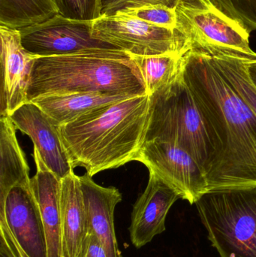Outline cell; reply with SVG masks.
Masks as SVG:
<instances>
[{
    "label": "cell",
    "instance_id": "obj_1",
    "mask_svg": "<svg viewBox=\"0 0 256 257\" xmlns=\"http://www.w3.org/2000/svg\"><path fill=\"white\" fill-rule=\"evenodd\" d=\"M180 67L216 151L207 175L208 190L256 186V117L250 107L212 54L189 50Z\"/></svg>",
    "mask_w": 256,
    "mask_h": 257
},
{
    "label": "cell",
    "instance_id": "obj_2",
    "mask_svg": "<svg viewBox=\"0 0 256 257\" xmlns=\"http://www.w3.org/2000/svg\"><path fill=\"white\" fill-rule=\"evenodd\" d=\"M149 95L129 98L93 110L60 126L74 169L90 177L135 161L144 142Z\"/></svg>",
    "mask_w": 256,
    "mask_h": 257
},
{
    "label": "cell",
    "instance_id": "obj_3",
    "mask_svg": "<svg viewBox=\"0 0 256 257\" xmlns=\"http://www.w3.org/2000/svg\"><path fill=\"white\" fill-rule=\"evenodd\" d=\"M75 93L147 95L138 67L121 50L92 48L36 57L27 102L41 96Z\"/></svg>",
    "mask_w": 256,
    "mask_h": 257
},
{
    "label": "cell",
    "instance_id": "obj_4",
    "mask_svg": "<svg viewBox=\"0 0 256 257\" xmlns=\"http://www.w3.org/2000/svg\"><path fill=\"white\" fill-rule=\"evenodd\" d=\"M149 99L144 142L176 144L193 157L207 179L216 151L205 120L182 75L181 67L172 82L149 96Z\"/></svg>",
    "mask_w": 256,
    "mask_h": 257
},
{
    "label": "cell",
    "instance_id": "obj_5",
    "mask_svg": "<svg viewBox=\"0 0 256 257\" xmlns=\"http://www.w3.org/2000/svg\"><path fill=\"white\" fill-rule=\"evenodd\" d=\"M195 204L221 257H256V186L208 190Z\"/></svg>",
    "mask_w": 256,
    "mask_h": 257
},
{
    "label": "cell",
    "instance_id": "obj_6",
    "mask_svg": "<svg viewBox=\"0 0 256 257\" xmlns=\"http://www.w3.org/2000/svg\"><path fill=\"white\" fill-rule=\"evenodd\" d=\"M174 29L185 51L227 54L256 60L250 33L222 12L214 0H178Z\"/></svg>",
    "mask_w": 256,
    "mask_h": 257
},
{
    "label": "cell",
    "instance_id": "obj_7",
    "mask_svg": "<svg viewBox=\"0 0 256 257\" xmlns=\"http://www.w3.org/2000/svg\"><path fill=\"white\" fill-rule=\"evenodd\" d=\"M91 36L129 55L157 56L186 52L175 30L153 25L120 11L92 21Z\"/></svg>",
    "mask_w": 256,
    "mask_h": 257
},
{
    "label": "cell",
    "instance_id": "obj_8",
    "mask_svg": "<svg viewBox=\"0 0 256 257\" xmlns=\"http://www.w3.org/2000/svg\"><path fill=\"white\" fill-rule=\"evenodd\" d=\"M135 161L145 165L175 189L191 205L208 190L205 173L193 157L176 144L162 141L143 143Z\"/></svg>",
    "mask_w": 256,
    "mask_h": 257
},
{
    "label": "cell",
    "instance_id": "obj_9",
    "mask_svg": "<svg viewBox=\"0 0 256 257\" xmlns=\"http://www.w3.org/2000/svg\"><path fill=\"white\" fill-rule=\"evenodd\" d=\"M91 27L92 21L69 19L59 14L42 24L21 29L20 33L23 46L35 57L66 55L92 48L117 49L93 39Z\"/></svg>",
    "mask_w": 256,
    "mask_h": 257
},
{
    "label": "cell",
    "instance_id": "obj_10",
    "mask_svg": "<svg viewBox=\"0 0 256 257\" xmlns=\"http://www.w3.org/2000/svg\"><path fill=\"white\" fill-rule=\"evenodd\" d=\"M0 225L23 257H48V246L39 205L31 185L18 184L0 196Z\"/></svg>",
    "mask_w": 256,
    "mask_h": 257
},
{
    "label": "cell",
    "instance_id": "obj_11",
    "mask_svg": "<svg viewBox=\"0 0 256 257\" xmlns=\"http://www.w3.org/2000/svg\"><path fill=\"white\" fill-rule=\"evenodd\" d=\"M17 130L33 141L45 164L60 179L74 172L60 126L36 104L27 102L10 116Z\"/></svg>",
    "mask_w": 256,
    "mask_h": 257
},
{
    "label": "cell",
    "instance_id": "obj_12",
    "mask_svg": "<svg viewBox=\"0 0 256 257\" xmlns=\"http://www.w3.org/2000/svg\"><path fill=\"white\" fill-rule=\"evenodd\" d=\"M0 117H9L27 102V90L36 57L23 46L20 30L0 26Z\"/></svg>",
    "mask_w": 256,
    "mask_h": 257
},
{
    "label": "cell",
    "instance_id": "obj_13",
    "mask_svg": "<svg viewBox=\"0 0 256 257\" xmlns=\"http://www.w3.org/2000/svg\"><path fill=\"white\" fill-rule=\"evenodd\" d=\"M144 193L132 209L129 226L131 241L139 249L165 230L167 214L173 204L181 199L178 192L152 172Z\"/></svg>",
    "mask_w": 256,
    "mask_h": 257
},
{
    "label": "cell",
    "instance_id": "obj_14",
    "mask_svg": "<svg viewBox=\"0 0 256 257\" xmlns=\"http://www.w3.org/2000/svg\"><path fill=\"white\" fill-rule=\"evenodd\" d=\"M79 178L88 233L99 238L108 257H123L119 250L114 228V211L122 201L121 193L116 187L99 185L87 173Z\"/></svg>",
    "mask_w": 256,
    "mask_h": 257
},
{
    "label": "cell",
    "instance_id": "obj_15",
    "mask_svg": "<svg viewBox=\"0 0 256 257\" xmlns=\"http://www.w3.org/2000/svg\"><path fill=\"white\" fill-rule=\"evenodd\" d=\"M36 173L30 179L33 195L39 205L48 246V257H63L62 241V179L44 163L36 148H33Z\"/></svg>",
    "mask_w": 256,
    "mask_h": 257
},
{
    "label": "cell",
    "instance_id": "obj_16",
    "mask_svg": "<svg viewBox=\"0 0 256 257\" xmlns=\"http://www.w3.org/2000/svg\"><path fill=\"white\" fill-rule=\"evenodd\" d=\"M60 211L63 257H78L88 227L79 176L74 172L62 179Z\"/></svg>",
    "mask_w": 256,
    "mask_h": 257
},
{
    "label": "cell",
    "instance_id": "obj_17",
    "mask_svg": "<svg viewBox=\"0 0 256 257\" xmlns=\"http://www.w3.org/2000/svg\"><path fill=\"white\" fill-rule=\"evenodd\" d=\"M134 95L75 93L41 96L30 102L40 107L58 126L67 124L101 107L120 102Z\"/></svg>",
    "mask_w": 256,
    "mask_h": 257
},
{
    "label": "cell",
    "instance_id": "obj_18",
    "mask_svg": "<svg viewBox=\"0 0 256 257\" xmlns=\"http://www.w3.org/2000/svg\"><path fill=\"white\" fill-rule=\"evenodd\" d=\"M9 117H0V196L14 186L30 184V168Z\"/></svg>",
    "mask_w": 256,
    "mask_h": 257
},
{
    "label": "cell",
    "instance_id": "obj_19",
    "mask_svg": "<svg viewBox=\"0 0 256 257\" xmlns=\"http://www.w3.org/2000/svg\"><path fill=\"white\" fill-rule=\"evenodd\" d=\"M59 15L57 0H0V26L20 30Z\"/></svg>",
    "mask_w": 256,
    "mask_h": 257
},
{
    "label": "cell",
    "instance_id": "obj_20",
    "mask_svg": "<svg viewBox=\"0 0 256 257\" xmlns=\"http://www.w3.org/2000/svg\"><path fill=\"white\" fill-rule=\"evenodd\" d=\"M183 54L129 55L139 70L147 95L151 96L177 78Z\"/></svg>",
    "mask_w": 256,
    "mask_h": 257
},
{
    "label": "cell",
    "instance_id": "obj_21",
    "mask_svg": "<svg viewBox=\"0 0 256 257\" xmlns=\"http://www.w3.org/2000/svg\"><path fill=\"white\" fill-rule=\"evenodd\" d=\"M214 56L221 72L239 96L250 107L256 117V87L247 70V59L234 54H210Z\"/></svg>",
    "mask_w": 256,
    "mask_h": 257
},
{
    "label": "cell",
    "instance_id": "obj_22",
    "mask_svg": "<svg viewBox=\"0 0 256 257\" xmlns=\"http://www.w3.org/2000/svg\"><path fill=\"white\" fill-rule=\"evenodd\" d=\"M120 12L157 27L171 30H174L176 27L175 9L164 5H146L140 7L127 8Z\"/></svg>",
    "mask_w": 256,
    "mask_h": 257
},
{
    "label": "cell",
    "instance_id": "obj_23",
    "mask_svg": "<svg viewBox=\"0 0 256 257\" xmlns=\"http://www.w3.org/2000/svg\"><path fill=\"white\" fill-rule=\"evenodd\" d=\"M59 14L78 21H93L102 17L103 0H57Z\"/></svg>",
    "mask_w": 256,
    "mask_h": 257
},
{
    "label": "cell",
    "instance_id": "obj_24",
    "mask_svg": "<svg viewBox=\"0 0 256 257\" xmlns=\"http://www.w3.org/2000/svg\"><path fill=\"white\" fill-rule=\"evenodd\" d=\"M216 4L249 33L256 30V0H214Z\"/></svg>",
    "mask_w": 256,
    "mask_h": 257
},
{
    "label": "cell",
    "instance_id": "obj_25",
    "mask_svg": "<svg viewBox=\"0 0 256 257\" xmlns=\"http://www.w3.org/2000/svg\"><path fill=\"white\" fill-rule=\"evenodd\" d=\"M178 0H103L102 16L114 15L127 8L140 7L146 5H164L174 8Z\"/></svg>",
    "mask_w": 256,
    "mask_h": 257
},
{
    "label": "cell",
    "instance_id": "obj_26",
    "mask_svg": "<svg viewBox=\"0 0 256 257\" xmlns=\"http://www.w3.org/2000/svg\"><path fill=\"white\" fill-rule=\"evenodd\" d=\"M78 257H108V255L99 238L89 232Z\"/></svg>",
    "mask_w": 256,
    "mask_h": 257
},
{
    "label": "cell",
    "instance_id": "obj_27",
    "mask_svg": "<svg viewBox=\"0 0 256 257\" xmlns=\"http://www.w3.org/2000/svg\"><path fill=\"white\" fill-rule=\"evenodd\" d=\"M0 257H23L6 227L0 225Z\"/></svg>",
    "mask_w": 256,
    "mask_h": 257
},
{
    "label": "cell",
    "instance_id": "obj_28",
    "mask_svg": "<svg viewBox=\"0 0 256 257\" xmlns=\"http://www.w3.org/2000/svg\"><path fill=\"white\" fill-rule=\"evenodd\" d=\"M246 65L249 77L256 87V60H248Z\"/></svg>",
    "mask_w": 256,
    "mask_h": 257
}]
</instances>
